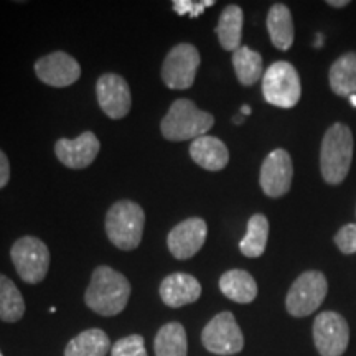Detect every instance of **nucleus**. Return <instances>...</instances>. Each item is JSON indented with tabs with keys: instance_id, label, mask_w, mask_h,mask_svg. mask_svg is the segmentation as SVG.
I'll return each mask as SVG.
<instances>
[{
	"instance_id": "c756f323",
	"label": "nucleus",
	"mask_w": 356,
	"mask_h": 356,
	"mask_svg": "<svg viewBox=\"0 0 356 356\" xmlns=\"http://www.w3.org/2000/svg\"><path fill=\"white\" fill-rule=\"evenodd\" d=\"M8 181H10V162L7 154L0 149V190L6 188Z\"/></svg>"
},
{
	"instance_id": "5701e85b",
	"label": "nucleus",
	"mask_w": 356,
	"mask_h": 356,
	"mask_svg": "<svg viewBox=\"0 0 356 356\" xmlns=\"http://www.w3.org/2000/svg\"><path fill=\"white\" fill-rule=\"evenodd\" d=\"M154 348L155 356H186L188 340L184 325L178 322L163 325L155 337Z\"/></svg>"
},
{
	"instance_id": "f8f14e48",
	"label": "nucleus",
	"mask_w": 356,
	"mask_h": 356,
	"mask_svg": "<svg viewBox=\"0 0 356 356\" xmlns=\"http://www.w3.org/2000/svg\"><path fill=\"white\" fill-rule=\"evenodd\" d=\"M293 165L289 152L284 149H275L264 159L261 167L259 184L267 197H284L292 185Z\"/></svg>"
},
{
	"instance_id": "1a4fd4ad",
	"label": "nucleus",
	"mask_w": 356,
	"mask_h": 356,
	"mask_svg": "<svg viewBox=\"0 0 356 356\" xmlns=\"http://www.w3.org/2000/svg\"><path fill=\"white\" fill-rule=\"evenodd\" d=\"M202 343L215 355L229 356L239 353L244 348V337L234 315L231 312L215 315L203 328Z\"/></svg>"
},
{
	"instance_id": "20e7f679",
	"label": "nucleus",
	"mask_w": 356,
	"mask_h": 356,
	"mask_svg": "<svg viewBox=\"0 0 356 356\" xmlns=\"http://www.w3.org/2000/svg\"><path fill=\"white\" fill-rule=\"evenodd\" d=\"M144 210L139 203L131 200L115 202L106 215V234L121 251H134L139 248L144 236Z\"/></svg>"
},
{
	"instance_id": "9d476101",
	"label": "nucleus",
	"mask_w": 356,
	"mask_h": 356,
	"mask_svg": "<svg viewBox=\"0 0 356 356\" xmlns=\"http://www.w3.org/2000/svg\"><path fill=\"white\" fill-rule=\"evenodd\" d=\"M314 343L322 356H341L350 343V327L337 312H322L314 322Z\"/></svg>"
},
{
	"instance_id": "9b49d317",
	"label": "nucleus",
	"mask_w": 356,
	"mask_h": 356,
	"mask_svg": "<svg viewBox=\"0 0 356 356\" xmlns=\"http://www.w3.org/2000/svg\"><path fill=\"white\" fill-rule=\"evenodd\" d=\"M97 104L108 118L122 119L131 111L132 96L131 88L121 74L106 73L97 79L96 84Z\"/></svg>"
},
{
	"instance_id": "cd10ccee",
	"label": "nucleus",
	"mask_w": 356,
	"mask_h": 356,
	"mask_svg": "<svg viewBox=\"0 0 356 356\" xmlns=\"http://www.w3.org/2000/svg\"><path fill=\"white\" fill-rule=\"evenodd\" d=\"M172 6L173 10H175L178 15H190L195 19V17L202 15L208 7L215 6V2H213V0H202V2H193V0H173Z\"/></svg>"
},
{
	"instance_id": "4468645a",
	"label": "nucleus",
	"mask_w": 356,
	"mask_h": 356,
	"mask_svg": "<svg viewBox=\"0 0 356 356\" xmlns=\"http://www.w3.org/2000/svg\"><path fill=\"white\" fill-rule=\"evenodd\" d=\"M208 236L207 221L202 218H188L173 226L167 238V246L175 259L185 261L193 257L203 248Z\"/></svg>"
},
{
	"instance_id": "7c9ffc66",
	"label": "nucleus",
	"mask_w": 356,
	"mask_h": 356,
	"mask_svg": "<svg viewBox=\"0 0 356 356\" xmlns=\"http://www.w3.org/2000/svg\"><path fill=\"white\" fill-rule=\"evenodd\" d=\"M348 0H328V6L330 7H337V8H340V7H346L348 6Z\"/></svg>"
},
{
	"instance_id": "6ab92c4d",
	"label": "nucleus",
	"mask_w": 356,
	"mask_h": 356,
	"mask_svg": "<svg viewBox=\"0 0 356 356\" xmlns=\"http://www.w3.org/2000/svg\"><path fill=\"white\" fill-rule=\"evenodd\" d=\"M220 291L229 300L238 304H251L257 297V284L246 270L233 269L221 275Z\"/></svg>"
},
{
	"instance_id": "a878e982",
	"label": "nucleus",
	"mask_w": 356,
	"mask_h": 356,
	"mask_svg": "<svg viewBox=\"0 0 356 356\" xmlns=\"http://www.w3.org/2000/svg\"><path fill=\"white\" fill-rule=\"evenodd\" d=\"M233 66L243 86H252L262 76V56L249 47H241L233 53Z\"/></svg>"
},
{
	"instance_id": "c85d7f7f",
	"label": "nucleus",
	"mask_w": 356,
	"mask_h": 356,
	"mask_svg": "<svg viewBox=\"0 0 356 356\" xmlns=\"http://www.w3.org/2000/svg\"><path fill=\"white\" fill-rule=\"evenodd\" d=\"M335 244L343 254H355L356 252V225H345L335 234Z\"/></svg>"
},
{
	"instance_id": "7ed1b4c3",
	"label": "nucleus",
	"mask_w": 356,
	"mask_h": 356,
	"mask_svg": "<svg viewBox=\"0 0 356 356\" xmlns=\"http://www.w3.org/2000/svg\"><path fill=\"white\" fill-rule=\"evenodd\" d=\"M353 159V134L345 124L337 122L325 132L320 149V170L327 184L338 185L345 180Z\"/></svg>"
},
{
	"instance_id": "ddd939ff",
	"label": "nucleus",
	"mask_w": 356,
	"mask_h": 356,
	"mask_svg": "<svg viewBox=\"0 0 356 356\" xmlns=\"http://www.w3.org/2000/svg\"><path fill=\"white\" fill-rule=\"evenodd\" d=\"M33 70L40 81L53 88L71 86L81 76V66L65 51H53L42 56L37 60Z\"/></svg>"
},
{
	"instance_id": "aec40b11",
	"label": "nucleus",
	"mask_w": 356,
	"mask_h": 356,
	"mask_svg": "<svg viewBox=\"0 0 356 356\" xmlns=\"http://www.w3.org/2000/svg\"><path fill=\"white\" fill-rule=\"evenodd\" d=\"M243 24L244 13L241 7L228 6L221 12L216 25V35L222 50L234 53L238 48H241Z\"/></svg>"
},
{
	"instance_id": "2f4dec72",
	"label": "nucleus",
	"mask_w": 356,
	"mask_h": 356,
	"mask_svg": "<svg viewBox=\"0 0 356 356\" xmlns=\"http://www.w3.org/2000/svg\"><path fill=\"white\" fill-rule=\"evenodd\" d=\"M241 114H243V115H249V114H251V108H249V106H243V108H241Z\"/></svg>"
},
{
	"instance_id": "412c9836",
	"label": "nucleus",
	"mask_w": 356,
	"mask_h": 356,
	"mask_svg": "<svg viewBox=\"0 0 356 356\" xmlns=\"http://www.w3.org/2000/svg\"><path fill=\"white\" fill-rule=\"evenodd\" d=\"M113 348L108 333L101 328H89L70 340L65 356H106Z\"/></svg>"
},
{
	"instance_id": "393cba45",
	"label": "nucleus",
	"mask_w": 356,
	"mask_h": 356,
	"mask_svg": "<svg viewBox=\"0 0 356 356\" xmlns=\"http://www.w3.org/2000/svg\"><path fill=\"white\" fill-rule=\"evenodd\" d=\"M267 238H269V221L264 215L257 213L249 218L246 236L239 243V249L246 257H261L266 251Z\"/></svg>"
},
{
	"instance_id": "72a5a7b5",
	"label": "nucleus",
	"mask_w": 356,
	"mask_h": 356,
	"mask_svg": "<svg viewBox=\"0 0 356 356\" xmlns=\"http://www.w3.org/2000/svg\"><path fill=\"white\" fill-rule=\"evenodd\" d=\"M322 42H323V37L318 33V35H317V43H315V47H317V48L322 47Z\"/></svg>"
},
{
	"instance_id": "6e6552de",
	"label": "nucleus",
	"mask_w": 356,
	"mask_h": 356,
	"mask_svg": "<svg viewBox=\"0 0 356 356\" xmlns=\"http://www.w3.org/2000/svg\"><path fill=\"white\" fill-rule=\"evenodd\" d=\"M200 63H202V56L197 47L191 43L175 44L163 60L162 73H160L163 84L178 91L193 86Z\"/></svg>"
},
{
	"instance_id": "473e14b6",
	"label": "nucleus",
	"mask_w": 356,
	"mask_h": 356,
	"mask_svg": "<svg viewBox=\"0 0 356 356\" xmlns=\"http://www.w3.org/2000/svg\"><path fill=\"white\" fill-rule=\"evenodd\" d=\"M243 119H244V115L241 114V115H234V118H233V122L234 124H241L243 122Z\"/></svg>"
},
{
	"instance_id": "bb28decb",
	"label": "nucleus",
	"mask_w": 356,
	"mask_h": 356,
	"mask_svg": "<svg viewBox=\"0 0 356 356\" xmlns=\"http://www.w3.org/2000/svg\"><path fill=\"white\" fill-rule=\"evenodd\" d=\"M111 356H149L145 350L144 338L140 335H129L118 340L111 348Z\"/></svg>"
},
{
	"instance_id": "423d86ee",
	"label": "nucleus",
	"mask_w": 356,
	"mask_h": 356,
	"mask_svg": "<svg viewBox=\"0 0 356 356\" xmlns=\"http://www.w3.org/2000/svg\"><path fill=\"white\" fill-rule=\"evenodd\" d=\"M262 95H264V99L275 108H293L302 95L297 70L287 61H277L270 65L262 76Z\"/></svg>"
},
{
	"instance_id": "2eb2a0df",
	"label": "nucleus",
	"mask_w": 356,
	"mask_h": 356,
	"mask_svg": "<svg viewBox=\"0 0 356 356\" xmlns=\"http://www.w3.org/2000/svg\"><path fill=\"white\" fill-rule=\"evenodd\" d=\"M99 150L101 142L91 131L83 132L76 139H58L55 144L56 159L73 170H81L91 165Z\"/></svg>"
},
{
	"instance_id": "c9c22d12",
	"label": "nucleus",
	"mask_w": 356,
	"mask_h": 356,
	"mask_svg": "<svg viewBox=\"0 0 356 356\" xmlns=\"http://www.w3.org/2000/svg\"><path fill=\"white\" fill-rule=\"evenodd\" d=\"M0 356H3V355H2V351H0Z\"/></svg>"
},
{
	"instance_id": "b1692460",
	"label": "nucleus",
	"mask_w": 356,
	"mask_h": 356,
	"mask_svg": "<svg viewBox=\"0 0 356 356\" xmlns=\"http://www.w3.org/2000/svg\"><path fill=\"white\" fill-rule=\"evenodd\" d=\"M25 315V300L12 279L0 274V320L15 323Z\"/></svg>"
},
{
	"instance_id": "4be33fe9",
	"label": "nucleus",
	"mask_w": 356,
	"mask_h": 356,
	"mask_svg": "<svg viewBox=\"0 0 356 356\" xmlns=\"http://www.w3.org/2000/svg\"><path fill=\"white\" fill-rule=\"evenodd\" d=\"M328 79L335 95L353 96L356 91V53L350 51L338 58L332 65Z\"/></svg>"
},
{
	"instance_id": "f3484780",
	"label": "nucleus",
	"mask_w": 356,
	"mask_h": 356,
	"mask_svg": "<svg viewBox=\"0 0 356 356\" xmlns=\"http://www.w3.org/2000/svg\"><path fill=\"white\" fill-rule=\"evenodd\" d=\"M190 157L204 170L220 172L228 165L229 150L222 140L213 136L198 137L191 142Z\"/></svg>"
},
{
	"instance_id": "0eeeda50",
	"label": "nucleus",
	"mask_w": 356,
	"mask_h": 356,
	"mask_svg": "<svg viewBox=\"0 0 356 356\" xmlns=\"http://www.w3.org/2000/svg\"><path fill=\"white\" fill-rule=\"evenodd\" d=\"M328 292L327 277L320 270H307L292 284L286 297L287 312L292 317L302 318L314 314L323 304Z\"/></svg>"
},
{
	"instance_id": "f704fd0d",
	"label": "nucleus",
	"mask_w": 356,
	"mask_h": 356,
	"mask_svg": "<svg viewBox=\"0 0 356 356\" xmlns=\"http://www.w3.org/2000/svg\"><path fill=\"white\" fill-rule=\"evenodd\" d=\"M350 102H351V106H355V108H356V96L355 95L350 96Z\"/></svg>"
},
{
	"instance_id": "39448f33",
	"label": "nucleus",
	"mask_w": 356,
	"mask_h": 356,
	"mask_svg": "<svg viewBox=\"0 0 356 356\" xmlns=\"http://www.w3.org/2000/svg\"><path fill=\"white\" fill-rule=\"evenodd\" d=\"M10 259L25 284H40L50 269V249L35 236H24L12 244Z\"/></svg>"
},
{
	"instance_id": "f257e3e1",
	"label": "nucleus",
	"mask_w": 356,
	"mask_h": 356,
	"mask_svg": "<svg viewBox=\"0 0 356 356\" xmlns=\"http://www.w3.org/2000/svg\"><path fill=\"white\" fill-rule=\"evenodd\" d=\"M131 297V282L119 270L109 266L96 267L91 282L84 293V302L102 317H114L127 307Z\"/></svg>"
},
{
	"instance_id": "dca6fc26",
	"label": "nucleus",
	"mask_w": 356,
	"mask_h": 356,
	"mask_svg": "<svg viewBox=\"0 0 356 356\" xmlns=\"http://www.w3.org/2000/svg\"><path fill=\"white\" fill-rule=\"evenodd\" d=\"M160 299L167 307L180 309L197 302L202 296V284L197 277L185 273H175L167 275L160 284Z\"/></svg>"
},
{
	"instance_id": "a211bd4d",
	"label": "nucleus",
	"mask_w": 356,
	"mask_h": 356,
	"mask_svg": "<svg viewBox=\"0 0 356 356\" xmlns=\"http://www.w3.org/2000/svg\"><path fill=\"white\" fill-rule=\"evenodd\" d=\"M267 32H269L270 42L277 50H291L293 43V22L292 13L284 3H274L267 13Z\"/></svg>"
},
{
	"instance_id": "f03ea898",
	"label": "nucleus",
	"mask_w": 356,
	"mask_h": 356,
	"mask_svg": "<svg viewBox=\"0 0 356 356\" xmlns=\"http://www.w3.org/2000/svg\"><path fill=\"white\" fill-rule=\"evenodd\" d=\"M215 124L213 114L197 108L193 101L177 99L172 102L168 113L160 122L162 136L170 142L195 140L207 136Z\"/></svg>"
}]
</instances>
